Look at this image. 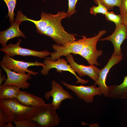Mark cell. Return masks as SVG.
<instances>
[{"instance_id": "obj_1", "label": "cell", "mask_w": 127, "mask_h": 127, "mask_svg": "<svg viewBox=\"0 0 127 127\" xmlns=\"http://www.w3.org/2000/svg\"><path fill=\"white\" fill-rule=\"evenodd\" d=\"M16 16L21 22L28 21L33 23L37 32L50 37L57 44L63 45L76 40L75 35L65 31L61 24L62 20L68 16L67 13L64 11L59 12L55 15L42 12L40 19L38 20L28 18L20 10L17 11Z\"/></svg>"}, {"instance_id": "obj_2", "label": "cell", "mask_w": 127, "mask_h": 127, "mask_svg": "<svg viewBox=\"0 0 127 127\" xmlns=\"http://www.w3.org/2000/svg\"><path fill=\"white\" fill-rule=\"evenodd\" d=\"M38 107L25 106L16 99L0 100V108L7 123L31 118Z\"/></svg>"}, {"instance_id": "obj_3", "label": "cell", "mask_w": 127, "mask_h": 127, "mask_svg": "<svg viewBox=\"0 0 127 127\" xmlns=\"http://www.w3.org/2000/svg\"><path fill=\"white\" fill-rule=\"evenodd\" d=\"M51 103L38 108L31 119L36 127H52L59 124L60 119Z\"/></svg>"}, {"instance_id": "obj_4", "label": "cell", "mask_w": 127, "mask_h": 127, "mask_svg": "<svg viewBox=\"0 0 127 127\" xmlns=\"http://www.w3.org/2000/svg\"><path fill=\"white\" fill-rule=\"evenodd\" d=\"M106 32L105 30H101L95 36L87 38L83 48L78 54L85 58L89 64H94L96 66L100 65L97 60L98 57L102 55L103 51L97 50L96 44L101 37Z\"/></svg>"}, {"instance_id": "obj_5", "label": "cell", "mask_w": 127, "mask_h": 127, "mask_svg": "<svg viewBox=\"0 0 127 127\" xmlns=\"http://www.w3.org/2000/svg\"><path fill=\"white\" fill-rule=\"evenodd\" d=\"M82 37L83 38L81 39L63 45L53 44L52 48L54 51L51 53V57H46L45 59L55 61L62 56H66L70 54H78L83 48L87 39L86 36H83Z\"/></svg>"}, {"instance_id": "obj_6", "label": "cell", "mask_w": 127, "mask_h": 127, "mask_svg": "<svg viewBox=\"0 0 127 127\" xmlns=\"http://www.w3.org/2000/svg\"><path fill=\"white\" fill-rule=\"evenodd\" d=\"M0 64L7 69L10 70H13L17 73H25V72H27L33 75H37L38 74V72L29 70L28 68V67L32 66H41L43 67L45 65L43 63L39 62L37 60L34 62L17 60L5 54L4 55Z\"/></svg>"}, {"instance_id": "obj_7", "label": "cell", "mask_w": 127, "mask_h": 127, "mask_svg": "<svg viewBox=\"0 0 127 127\" xmlns=\"http://www.w3.org/2000/svg\"><path fill=\"white\" fill-rule=\"evenodd\" d=\"M21 41V39H18V41L16 44H13L10 43L5 47L1 48L0 51L11 57L19 55L23 56H36L44 59L46 56L50 55L51 53L47 50L39 51L21 47L20 46V44Z\"/></svg>"}, {"instance_id": "obj_8", "label": "cell", "mask_w": 127, "mask_h": 127, "mask_svg": "<svg viewBox=\"0 0 127 127\" xmlns=\"http://www.w3.org/2000/svg\"><path fill=\"white\" fill-rule=\"evenodd\" d=\"M60 82L67 89L74 92L79 98L87 103L93 102L95 96H101L103 94L99 87H97L95 84L89 86H76L61 81Z\"/></svg>"}, {"instance_id": "obj_9", "label": "cell", "mask_w": 127, "mask_h": 127, "mask_svg": "<svg viewBox=\"0 0 127 127\" xmlns=\"http://www.w3.org/2000/svg\"><path fill=\"white\" fill-rule=\"evenodd\" d=\"M67 62L66 60L62 58H58L55 61L45 59L43 62L45 65L40 72L42 75L46 76L48 74L50 70L55 68L57 72L61 73L63 71H68L74 75L77 80L76 84L81 83V84H85L89 82L88 80H84L79 77L70 65L67 64Z\"/></svg>"}, {"instance_id": "obj_10", "label": "cell", "mask_w": 127, "mask_h": 127, "mask_svg": "<svg viewBox=\"0 0 127 127\" xmlns=\"http://www.w3.org/2000/svg\"><path fill=\"white\" fill-rule=\"evenodd\" d=\"M52 90L46 92L44 98L48 100L50 97L52 98L51 104L52 107L56 110L60 108L62 102L67 99H73V97L67 91L54 80L52 82Z\"/></svg>"}, {"instance_id": "obj_11", "label": "cell", "mask_w": 127, "mask_h": 127, "mask_svg": "<svg viewBox=\"0 0 127 127\" xmlns=\"http://www.w3.org/2000/svg\"><path fill=\"white\" fill-rule=\"evenodd\" d=\"M0 66L6 72L7 76L5 82L0 86L10 85L23 89L29 88L30 84L27 81L31 79V74L28 73L26 74L16 73L7 69L3 66Z\"/></svg>"}, {"instance_id": "obj_12", "label": "cell", "mask_w": 127, "mask_h": 127, "mask_svg": "<svg viewBox=\"0 0 127 127\" xmlns=\"http://www.w3.org/2000/svg\"><path fill=\"white\" fill-rule=\"evenodd\" d=\"M122 59L123 57L116 56L113 53L105 67L99 71L98 78L97 80L95 82V84L99 86L101 92L106 97H108L109 94L108 87L106 83L107 74L111 68L119 63Z\"/></svg>"}, {"instance_id": "obj_13", "label": "cell", "mask_w": 127, "mask_h": 127, "mask_svg": "<svg viewBox=\"0 0 127 127\" xmlns=\"http://www.w3.org/2000/svg\"><path fill=\"white\" fill-rule=\"evenodd\" d=\"M68 62L74 71L78 74L80 77L87 75L94 80L96 81L98 78V73L100 69L95 66L94 64H90L86 66L80 64L76 63L74 60L73 56L71 54L66 56Z\"/></svg>"}, {"instance_id": "obj_14", "label": "cell", "mask_w": 127, "mask_h": 127, "mask_svg": "<svg viewBox=\"0 0 127 127\" xmlns=\"http://www.w3.org/2000/svg\"><path fill=\"white\" fill-rule=\"evenodd\" d=\"M116 26L114 32L111 35L99 40L102 41L107 40L111 41L114 47V51L113 53L115 56L123 57L121 46L123 41L126 39L125 26L123 23Z\"/></svg>"}, {"instance_id": "obj_15", "label": "cell", "mask_w": 127, "mask_h": 127, "mask_svg": "<svg viewBox=\"0 0 127 127\" xmlns=\"http://www.w3.org/2000/svg\"><path fill=\"white\" fill-rule=\"evenodd\" d=\"M21 22L16 17L11 26L6 30L0 32V43L3 47L7 45L10 39L15 37H21L26 38L24 34L19 29V26Z\"/></svg>"}, {"instance_id": "obj_16", "label": "cell", "mask_w": 127, "mask_h": 127, "mask_svg": "<svg viewBox=\"0 0 127 127\" xmlns=\"http://www.w3.org/2000/svg\"><path fill=\"white\" fill-rule=\"evenodd\" d=\"M16 99L22 104L28 106L38 107L46 104L42 98L25 91H20Z\"/></svg>"}, {"instance_id": "obj_17", "label": "cell", "mask_w": 127, "mask_h": 127, "mask_svg": "<svg viewBox=\"0 0 127 127\" xmlns=\"http://www.w3.org/2000/svg\"><path fill=\"white\" fill-rule=\"evenodd\" d=\"M123 82L119 85L108 86L110 98L127 99V75L124 76Z\"/></svg>"}, {"instance_id": "obj_18", "label": "cell", "mask_w": 127, "mask_h": 127, "mask_svg": "<svg viewBox=\"0 0 127 127\" xmlns=\"http://www.w3.org/2000/svg\"><path fill=\"white\" fill-rule=\"evenodd\" d=\"M20 88L12 85L0 86V100L16 99Z\"/></svg>"}, {"instance_id": "obj_19", "label": "cell", "mask_w": 127, "mask_h": 127, "mask_svg": "<svg viewBox=\"0 0 127 127\" xmlns=\"http://www.w3.org/2000/svg\"><path fill=\"white\" fill-rule=\"evenodd\" d=\"M5 3L8 10L7 16L9 19L10 23L12 24L14 21V16L15 15L14 11L16 7L17 0H3Z\"/></svg>"}, {"instance_id": "obj_20", "label": "cell", "mask_w": 127, "mask_h": 127, "mask_svg": "<svg viewBox=\"0 0 127 127\" xmlns=\"http://www.w3.org/2000/svg\"><path fill=\"white\" fill-rule=\"evenodd\" d=\"M95 4L98 6H95L93 5L91 8L90 11V13L95 16L98 13L105 15L108 11L107 8L99 1H97Z\"/></svg>"}, {"instance_id": "obj_21", "label": "cell", "mask_w": 127, "mask_h": 127, "mask_svg": "<svg viewBox=\"0 0 127 127\" xmlns=\"http://www.w3.org/2000/svg\"><path fill=\"white\" fill-rule=\"evenodd\" d=\"M105 16L107 21L113 22L116 26L123 23L122 15L120 13L116 15L113 12L108 11Z\"/></svg>"}, {"instance_id": "obj_22", "label": "cell", "mask_w": 127, "mask_h": 127, "mask_svg": "<svg viewBox=\"0 0 127 127\" xmlns=\"http://www.w3.org/2000/svg\"><path fill=\"white\" fill-rule=\"evenodd\" d=\"M123 0H94L95 3L97 1H99L105 6L108 11L112 9L115 6L119 7Z\"/></svg>"}, {"instance_id": "obj_23", "label": "cell", "mask_w": 127, "mask_h": 127, "mask_svg": "<svg viewBox=\"0 0 127 127\" xmlns=\"http://www.w3.org/2000/svg\"><path fill=\"white\" fill-rule=\"evenodd\" d=\"M16 127H36L31 118L15 120L13 122Z\"/></svg>"}, {"instance_id": "obj_24", "label": "cell", "mask_w": 127, "mask_h": 127, "mask_svg": "<svg viewBox=\"0 0 127 127\" xmlns=\"http://www.w3.org/2000/svg\"><path fill=\"white\" fill-rule=\"evenodd\" d=\"M79 0H68V8L67 12L69 18L71 16L77 12L75 9L76 5Z\"/></svg>"}, {"instance_id": "obj_25", "label": "cell", "mask_w": 127, "mask_h": 127, "mask_svg": "<svg viewBox=\"0 0 127 127\" xmlns=\"http://www.w3.org/2000/svg\"><path fill=\"white\" fill-rule=\"evenodd\" d=\"M119 8L120 13L122 14H127V0H123Z\"/></svg>"}, {"instance_id": "obj_26", "label": "cell", "mask_w": 127, "mask_h": 127, "mask_svg": "<svg viewBox=\"0 0 127 127\" xmlns=\"http://www.w3.org/2000/svg\"><path fill=\"white\" fill-rule=\"evenodd\" d=\"M7 123L4 115L0 108V127H5Z\"/></svg>"}, {"instance_id": "obj_27", "label": "cell", "mask_w": 127, "mask_h": 127, "mask_svg": "<svg viewBox=\"0 0 127 127\" xmlns=\"http://www.w3.org/2000/svg\"><path fill=\"white\" fill-rule=\"evenodd\" d=\"M121 14L122 17L123 24L125 26L126 34V39L127 40V14Z\"/></svg>"}, {"instance_id": "obj_28", "label": "cell", "mask_w": 127, "mask_h": 127, "mask_svg": "<svg viewBox=\"0 0 127 127\" xmlns=\"http://www.w3.org/2000/svg\"><path fill=\"white\" fill-rule=\"evenodd\" d=\"M1 71H0V86L1 85V84L2 82L4 81H5L7 79L5 75H3L2 77L1 76Z\"/></svg>"}, {"instance_id": "obj_29", "label": "cell", "mask_w": 127, "mask_h": 127, "mask_svg": "<svg viewBox=\"0 0 127 127\" xmlns=\"http://www.w3.org/2000/svg\"><path fill=\"white\" fill-rule=\"evenodd\" d=\"M5 127H14L15 126L13 125L11 123H7Z\"/></svg>"}]
</instances>
